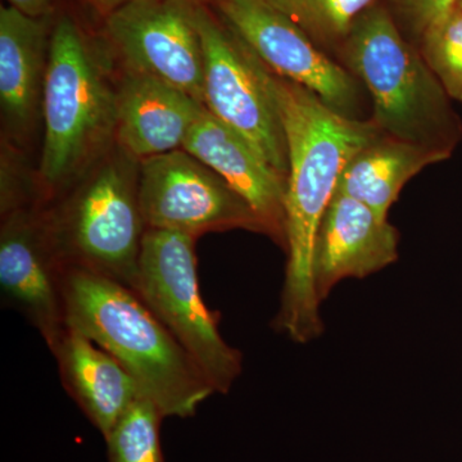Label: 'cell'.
I'll use <instances>...</instances> for the list:
<instances>
[{
  "instance_id": "7402d4cb",
  "label": "cell",
  "mask_w": 462,
  "mask_h": 462,
  "mask_svg": "<svg viewBox=\"0 0 462 462\" xmlns=\"http://www.w3.org/2000/svg\"><path fill=\"white\" fill-rule=\"evenodd\" d=\"M11 7L18 9L27 16L47 17L53 8L54 0H8Z\"/></svg>"
},
{
  "instance_id": "3957f363",
  "label": "cell",
  "mask_w": 462,
  "mask_h": 462,
  "mask_svg": "<svg viewBox=\"0 0 462 462\" xmlns=\"http://www.w3.org/2000/svg\"><path fill=\"white\" fill-rule=\"evenodd\" d=\"M336 58L366 89L370 120L380 132L451 157L462 138L461 118L383 2L356 20Z\"/></svg>"
},
{
  "instance_id": "d6986e66",
  "label": "cell",
  "mask_w": 462,
  "mask_h": 462,
  "mask_svg": "<svg viewBox=\"0 0 462 462\" xmlns=\"http://www.w3.org/2000/svg\"><path fill=\"white\" fill-rule=\"evenodd\" d=\"M163 419L149 398L136 400L105 438L108 462H166L161 442Z\"/></svg>"
},
{
  "instance_id": "ac0fdd59",
  "label": "cell",
  "mask_w": 462,
  "mask_h": 462,
  "mask_svg": "<svg viewBox=\"0 0 462 462\" xmlns=\"http://www.w3.org/2000/svg\"><path fill=\"white\" fill-rule=\"evenodd\" d=\"M327 51L338 54L358 17L379 0H264Z\"/></svg>"
},
{
  "instance_id": "ffe728a7",
  "label": "cell",
  "mask_w": 462,
  "mask_h": 462,
  "mask_svg": "<svg viewBox=\"0 0 462 462\" xmlns=\"http://www.w3.org/2000/svg\"><path fill=\"white\" fill-rule=\"evenodd\" d=\"M418 48L449 98L462 102V9L456 5L430 27Z\"/></svg>"
},
{
  "instance_id": "5b68a950",
  "label": "cell",
  "mask_w": 462,
  "mask_h": 462,
  "mask_svg": "<svg viewBox=\"0 0 462 462\" xmlns=\"http://www.w3.org/2000/svg\"><path fill=\"white\" fill-rule=\"evenodd\" d=\"M139 175L116 157L106 161L62 205L45 211L65 267H81L135 287L145 226Z\"/></svg>"
},
{
  "instance_id": "603a6c76",
  "label": "cell",
  "mask_w": 462,
  "mask_h": 462,
  "mask_svg": "<svg viewBox=\"0 0 462 462\" xmlns=\"http://www.w3.org/2000/svg\"><path fill=\"white\" fill-rule=\"evenodd\" d=\"M94 7L100 9L105 14H111L116 9L123 7L127 3L133 2V0H89Z\"/></svg>"
},
{
  "instance_id": "8fae6325",
  "label": "cell",
  "mask_w": 462,
  "mask_h": 462,
  "mask_svg": "<svg viewBox=\"0 0 462 462\" xmlns=\"http://www.w3.org/2000/svg\"><path fill=\"white\" fill-rule=\"evenodd\" d=\"M0 289L3 300L25 316L51 352L67 330L63 279L45 211L23 207L2 215Z\"/></svg>"
},
{
  "instance_id": "cb8c5ba5",
  "label": "cell",
  "mask_w": 462,
  "mask_h": 462,
  "mask_svg": "<svg viewBox=\"0 0 462 462\" xmlns=\"http://www.w3.org/2000/svg\"><path fill=\"white\" fill-rule=\"evenodd\" d=\"M458 7H460L462 9V0H458Z\"/></svg>"
},
{
  "instance_id": "5bb4252c",
  "label": "cell",
  "mask_w": 462,
  "mask_h": 462,
  "mask_svg": "<svg viewBox=\"0 0 462 462\" xmlns=\"http://www.w3.org/2000/svg\"><path fill=\"white\" fill-rule=\"evenodd\" d=\"M205 108L179 88L126 71L117 85L116 141L141 161L179 151Z\"/></svg>"
},
{
  "instance_id": "44dd1931",
  "label": "cell",
  "mask_w": 462,
  "mask_h": 462,
  "mask_svg": "<svg viewBox=\"0 0 462 462\" xmlns=\"http://www.w3.org/2000/svg\"><path fill=\"white\" fill-rule=\"evenodd\" d=\"M397 26L418 47L425 32L458 5V0H385Z\"/></svg>"
},
{
  "instance_id": "30bf717a",
  "label": "cell",
  "mask_w": 462,
  "mask_h": 462,
  "mask_svg": "<svg viewBox=\"0 0 462 462\" xmlns=\"http://www.w3.org/2000/svg\"><path fill=\"white\" fill-rule=\"evenodd\" d=\"M196 3L133 0L108 14L107 33L126 71L165 81L203 105L205 57Z\"/></svg>"
},
{
  "instance_id": "9c48e42d",
  "label": "cell",
  "mask_w": 462,
  "mask_h": 462,
  "mask_svg": "<svg viewBox=\"0 0 462 462\" xmlns=\"http://www.w3.org/2000/svg\"><path fill=\"white\" fill-rule=\"evenodd\" d=\"M139 203L147 229L197 238L208 231L264 233L256 212L221 176L184 149L141 161Z\"/></svg>"
},
{
  "instance_id": "7c38bea8",
  "label": "cell",
  "mask_w": 462,
  "mask_h": 462,
  "mask_svg": "<svg viewBox=\"0 0 462 462\" xmlns=\"http://www.w3.org/2000/svg\"><path fill=\"white\" fill-rule=\"evenodd\" d=\"M400 234L360 200L336 191L322 216L314 251L319 300L345 279H364L398 260Z\"/></svg>"
},
{
  "instance_id": "4fadbf2b",
  "label": "cell",
  "mask_w": 462,
  "mask_h": 462,
  "mask_svg": "<svg viewBox=\"0 0 462 462\" xmlns=\"http://www.w3.org/2000/svg\"><path fill=\"white\" fill-rule=\"evenodd\" d=\"M182 149L221 176L256 212L264 234L285 247L287 179L247 139L205 108Z\"/></svg>"
},
{
  "instance_id": "8992f818",
  "label": "cell",
  "mask_w": 462,
  "mask_h": 462,
  "mask_svg": "<svg viewBox=\"0 0 462 462\" xmlns=\"http://www.w3.org/2000/svg\"><path fill=\"white\" fill-rule=\"evenodd\" d=\"M196 238L147 229L133 291L193 358L215 393H227L239 378L243 358L225 342L217 319L200 294Z\"/></svg>"
},
{
  "instance_id": "6da1fadb",
  "label": "cell",
  "mask_w": 462,
  "mask_h": 462,
  "mask_svg": "<svg viewBox=\"0 0 462 462\" xmlns=\"http://www.w3.org/2000/svg\"><path fill=\"white\" fill-rule=\"evenodd\" d=\"M263 75L281 115L288 144L285 190V267L275 330L293 342L324 331L314 282L316 236L340 175L357 152L382 135L372 120H354L331 109L311 90L273 74Z\"/></svg>"
},
{
  "instance_id": "52a82bcc",
  "label": "cell",
  "mask_w": 462,
  "mask_h": 462,
  "mask_svg": "<svg viewBox=\"0 0 462 462\" xmlns=\"http://www.w3.org/2000/svg\"><path fill=\"white\" fill-rule=\"evenodd\" d=\"M205 57L203 105L247 139L287 179L288 144L281 115L264 84L263 62L221 18L196 3Z\"/></svg>"
},
{
  "instance_id": "ba28073f",
  "label": "cell",
  "mask_w": 462,
  "mask_h": 462,
  "mask_svg": "<svg viewBox=\"0 0 462 462\" xmlns=\"http://www.w3.org/2000/svg\"><path fill=\"white\" fill-rule=\"evenodd\" d=\"M214 2L221 20L270 71L311 90L346 117L370 120L364 85L291 18L264 0Z\"/></svg>"
},
{
  "instance_id": "d4e9b609",
  "label": "cell",
  "mask_w": 462,
  "mask_h": 462,
  "mask_svg": "<svg viewBox=\"0 0 462 462\" xmlns=\"http://www.w3.org/2000/svg\"></svg>"
},
{
  "instance_id": "e0dca14e",
  "label": "cell",
  "mask_w": 462,
  "mask_h": 462,
  "mask_svg": "<svg viewBox=\"0 0 462 462\" xmlns=\"http://www.w3.org/2000/svg\"><path fill=\"white\" fill-rule=\"evenodd\" d=\"M448 156L382 134L349 161L340 175L337 190L360 200L383 218L400 197L407 181L425 167Z\"/></svg>"
},
{
  "instance_id": "7a4b0ae2",
  "label": "cell",
  "mask_w": 462,
  "mask_h": 462,
  "mask_svg": "<svg viewBox=\"0 0 462 462\" xmlns=\"http://www.w3.org/2000/svg\"><path fill=\"white\" fill-rule=\"evenodd\" d=\"M66 320L114 356L166 418H190L215 393L193 358L133 289L66 267Z\"/></svg>"
},
{
  "instance_id": "277c9868",
  "label": "cell",
  "mask_w": 462,
  "mask_h": 462,
  "mask_svg": "<svg viewBox=\"0 0 462 462\" xmlns=\"http://www.w3.org/2000/svg\"><path fill=\"white\" fill-rule=\"evenodd\" d=\"M44 141L41 180L63 189L79 178L115 138L117 87L98 47L71 17L51 32L42 102Z\"/></svg>"
},
{
  "instance_id": "2e32d148",
  "label": "cell",
  "mask_w": 462,
  "mask_h": 462,
  "mask_svg": "<svg viewBox=\"0 0 462 462\" xmlns=\"http://www.w3.org/2000/svg\"><path fill=\"white\" fill-rule=\"evenodd\" d=\"M50 42L45 17L0 8V106L16 133L27 132L42 111Z\"/></svg>"
},
{
  "instance_id": "9a60e30c",
  "label": "cell",
  "mask_w": 462,
  "mask_h": 462,
  "mask_svg": "<svg viewBox=\"0 0 462 462\" xmlns=\"http://www.w3.org/2000/svg\"><path fill=\"white\" fill-rule=\"evenodd\" d=\"M51 354L67 393L103 438L144 396L141 385L114 356L69 325Z\"/></svg>"
}]
</instances>
